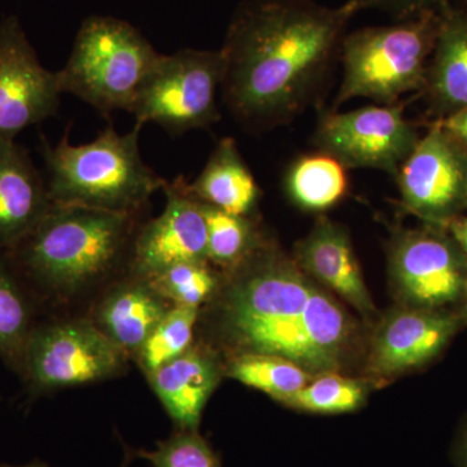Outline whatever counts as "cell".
I'll list each match as a JSON object with an SVG mask.
<instances>
[{"mask_svg":"<svg viewBox=\"0 0 467 467\" xmlns=\"http://www.w3.org/2000/svg\"><path fill=\"white\" fill-rule=\"evenodd\" d=\"M221 374L213 352L192 346L146 377L178 430H198L202 410L220 383Z\"/></svg>","mask_w":467,"mask_h":467,"instance_id":"cell-17","label":"cell"},{"mask_svg":"<svg viewBox=\"0 0 467 467\" xmlns=\"http://www.w3.org/2000/svg\"><path fill=\"white\" fill-rule=\"evenodd\" d=\"M173 306L201 308L217 290V276L209 261L177 264L147 279Z\"/></svg>","mask_w":467,"mask_h":467,"instance_id":"cell-27","label":"cell"},{"mask_svg":"<svg viewBox=\"0 0 467 467\" xmlns=\"http://www.w3.org/2000/svg\"><path fill=\"white\" fill-rule=\"evenodd\" d=\"M439 23L441 9L347 33L339 52L342 84L331 110L358 98L391 106L408 92L423 91Z\"/></svg>","mask_w":467,"mask_h":467,"instance_id":"cell-5","label":"cell"},{"mask_svg":"<svg viewBox=\"0 0 467 467\" xmlns=\"http://www.w3.org/2000/svg\"><path fill=\"white\" fill-rule=\"evenodd\" d=\"M438 124L451 137L467 146V107L451 115L442 117Z\"/></svg>","mask_w":467,"mask_h":467,"instance_id":"cell-30","label":"cell"},{"mask_svg":"<svg viewBox=\"0 0 467 467\" xmlns=\"http://www.w3.org/2000/svg\"><path fill=\"white\" fill-rule=\"evenodd\" d=\"M355 9L356 14L362 11H379L393 21L405 20L430 11H439L453 0H346Z\"/></svg>","mask_w":467,"mask_h":467,"instance_id":"cell-29","label":"cell"},{"mask_svg":"<svg viewBox=\"0 0 467 467\" xmlns=\"http://www.w3.org/2000/svg\"><path fill=\"white\" fill-rule=\"evenodd\" d=\"M465 287H466V290H467V282H466V284H465Z\"/></svg>","mask_w":467,"mask_h":467,"instance_id":"cell-35","label":"cell"},{"mask_svg":"<svg viewBox=\"0 0 467 467\" xmlns=\"http://www.w3.org/2000/svg\"><path fill=\"white\" fill-rule=\"evenodd\" d=\"M204 204V202H202ZM208 232V261L233 270L260 245L256 227L247 216H234L204 204Z\"/></svg>","mask_w":467,"mask_h":467,"instance_id":"cell-25","label":"cell"},{"mask_svg":"<svg viewBox=\"0 0 467 467\" xmlns=\"http://www.w3.org/2000/svg\"><path fill=\"white\" fill-rule=\"evenodd\" d=\"M128 356L92 319L36 325L21 376L36 393L100 382L121 373Z\"/></svg>","mask_w":467,"mask_h":467,"instance_id":"cell-8","label":"cell"},{"mask_svg":"<svg viewBox=\"0 0 467 467\" xmlns=\"http://www.w3.org/2000/svg\"><path fill=\"white\" fill-rule=\"evenodd\" d=\"M420 140L402 104H379L348 112H326L313 142L319 152L333 156L347 169H376L396 177Z\"/></svg>","mask_w":467,"mask_h":467,"instance_id":"cell-9","label":"cell"},{"mask_svg":"<svg viewBox=\"0 0 467 467\" xmlns=\"http://www.w3.org/2000/svg\"><path fill=\"white\" fill-rule=\"evenodd\" d=\"M355 9L315 0H243L227 26L223 103L251 131L290 124L315 101Z\"/></svg>","mask_w":467,"mask_h":467,"instance_id":"cell-1","label":"cell"},{"mask_svg":"<svg viewBox=\"0 0 467 467\" xmlns=\"http://www.w3.org/2000/svg\"><path fill=\"white\" fill-rule=\"evenodd\" d=\"M160 55L128 21L94 15L82 23L66 67L57 72L61 92L75 95L101 115L130 113Z\"/></svg>","mask_w":467,"mask_h":467,"instance_id":"cell-6","label":"cell"},{"mask_svg":"<svg viewBox=\"0 0 467 467\" xmlns=\"http://www.w3.org/2000/svg\"><path fill=\"white\" fill-rule=\"evenodd\" d=\"M0 467H47V466L41 465V463H32V465H24V466L5 465V463H0Z\"/></svg>","mask_w":467,"mask_h":467,"instance_id":"cell-33","label":"cell"},{"mask_svg":"<svg viewBox=\"0 0 467 467\" xmlns=\"http://www.w3.org/2000/svg\"><path fill=\"white\" fill-rule=\"evenodd\" d=\"M347 168L324 152L301 156L285 174L288 196L306 211H325L348 192Z\"/></svg>","mask_w":467,"mask_h":467,"instance_id":"cell-22","label":"cell"},{"mask_svg":"<svg viewBox=\"0 0 467 467\" xmlns=\"http://www.w3.org/2000/svg\"><path fill=\"white\" fill-rule=\"evenodd\" d=\"M57 72L46 69L16 16L0 21V142H16L29 126L57 115Z\"/></svg>","mask_w":467,"mask_h":467,"instance_id":"cell-10","label":"cell"},{"mask_svg":"<svg viewBox=\"0 0 467 467\" xmlns=\"http://www.w3.org/2000/svg\"><path fill=\"white\" fill-rule=\"evenodd\" d=\"M462 254L456 242L441 234L401 233L391 250L396 284L411 303L423 308L451 303L465 287Z\"/></svg>","mask_w":467,"mask_h":467,"instance_id":"cell-13","label":"cell"},{"mask_svg":"<svg viewBox=\"0 0 467 467\" xmlns=\"http://www.w3.org/2000/svg\"><path fill=\"white\" fill-rule=\"evenodd\" d=\"M135 124L121 134L109 125L90 143L73 146L66 133L57 146L42 138L52 204L77 205L140 216L167 181L143 161Z\"/></svg>","mask_w":467,"mask_h":467,"instance_id":"cell-4","label":"cell"},{"mask_svg":"<svg viewBox=\"0 0 467 467\" xmlns=\"http://www.w3.org/2000/svg\"><path fill=\"white\" fill-rule=\"evenodd\" d=\"M51 205L47 183L26 149L0 142V252L14 250Z\"/></svg>","mask_w":467,"mask_h":467,"instance_id":"cell-16","label":"cell"},{"mask_svg":"<svg viewBox=\"0 0 467 467\" xmlns=\"http://www.w3.org/2000/svg\"><path fill=\"white\" fill-rule=\"evenodd\" d=\"M454 5H462V7L467 8V0H453Z\"/></svg>","mask_w":467,"mask_h":467,"instance_id":"cell-34","label":"cell"},{"mask_svg":"<svg viewBox=\"0 0 467 467\" xmlns=\"http://www.w3.org/2000/svg\"><path fill=\"white\" fill-rule=\"evenodd\" d=\"M364 399L361 383L328 373L313 378L300 391L285 399L284 404L313 413L335 414L355 410Z\"/></svg>","mask_w":467,"mask_h":467,"instance_id":"cell-26","label":"cell"},{"mask_svg":"<svg viewBox=\"0 0 467 467\" xmlns=\"http://www.w3.org/2000/svg\"><path fill=\"white\" fill-rule=\"evenodd\" d=\"M295 252V261L306 275L339 295L361 315L373 313L358 257L342 226L328 218H319Z\"/></svg>","mask_w":467,"mask_h":467,"instance_id":"cell-15","label":"cell"},{"mask_svg":"<svg viewBox=\"0 0 467 467\" xmlns=\"http://www.w3.org/2000/svg\"><path fill=\"white\" fill-rule=\"evenodd\" d=\"M36 325L26 285L7 254L0 252V358L18 373Z\"/></svg>","mask_w":467,"mask_h":467,"instance_id":"cell-21","label":"cell"},{"mask_svg":"<svg viewBox=\"0 0 467 467\" xmlns=\"http://www.w3.org/2000/svg\"><path fill=\"white\" fill-rule=\"evenodd\" d=\"M187 189L198 201L234 216H247L260 199V189L233 138H223Z\"/></svg>","mask_w":467,"mask_h":467,"instance_id":"cell-20","label":"cell"},{"mask_svg":"<svg viewBox=\"0 0 467 467\" xmlns=\"http://www.w3.org/2000/svg\"><path fill=\"white\" fill-rule=\"evenodd\" d=\"M171 306L147 279L130 275L104 295L92 321L129 358L137 356Z\"/></svg>","mask_w":467,"mask_h":467,"instance_id":"cell-18","label":"cell"},{"mask_svg":"<svg viewBox=\"0 0 467 467\" xmlns=\"http://www.w3.org/2000/svg\"><path fill=\"white\" fill-rule=\"evenodd\" d=\"M152 467H223L198 430H178L150 451H142Z\"/></svg>","mask_w":467,"mask_h":467,"instance_id":"cell-28","label":"cell"},{"mask_svg":"<svg viewBox=\"0 0 467 467\" xmlns=\"http://www.w3.org/2000/svg\"><path fill=\"white\" fill-rule=\"evenodd\" d=\"M459 461L461 467H467V429L461 438L459 445Z\"/></svg>","mask_w":467,"mask_h":467,"instance_id":"cell-32","label":"cell"},{"mask_svg":"<svg viewBox=\"0 0 467 467\" xmlns=\"http://www.w3.org/2000/svg\"><path fill=\"white\" fill-rule=\"evenodd\" d=\"M198 319L199 308L195 306H173L165 313L135 356L146 376L192 346Z\"/></svg>","mask_w":467,"mask_h":467,"instance_id":"cell-24","label":"cell"},{"mask_svg":"<svg viewBox=\"0 0 467 467\" xmlns=\"http://www.w3.org/2000/svg\"><path fill=\"white\" fill-rule=\"evenodd\" d=\"M223 78L221 50L183 48L160 55L138 92L130 113L135 124H156L181 135L220 121L218 92Z\"/></svg>","mask_w":467,"mask_h":467,"instance_id":"cell-7","label":"cell"},{"mask_svg":"<svg viewBox=\"0 0 467 467\" xmlns=\"http://www.w3.org/2000/svg\"><path fill=\"white\" fill-rule=\"evenodd\" d=\"M450 229L451 238L459 245L460 250L467 257V217L466 218H453L450 223H445Z\"/></svg>","mask_w":467,"mask_h":467,"instance_id":"cell-31","label":"cell"},{"mask_svg":"<svg viewBox=\"0 0 467 467\" xmlns=\"http://www.w3.org/2000/svg\"><path fill=\"white\" fill-rule=\"evenodd\" d=\"M227 376L284 402L315 378L290 359L263 353H241L229 362Z\"/></svg>","mask_w":467,"mask_h":467,"instance_id":"cell-23","label":"cell"},{"mask_svg":"<svg viewBox=\"0 0 467 467\" xmlns=\"http://www.w3.org/2000/svg\"><path fill=\"white\" fill-rule=\"evenodd\" d=\"M226 343L241 353L290 359L312 376L342 368L350 322L296 261L261 242L230 270L218 306Z\"/></svg>","mask_w":467,"mask_h":467,"instance_id":"cell-2","label":"cell"},{"mask_svg":"<svg viewBox=\"0 0 467 467\" xmlns=\"http://www.w3.org/2000/svg\"><path fill=\"white\" fill-rule=\"evenodd\" d=\"M423 91L442 116L467 107V8L444 5Z\"/></svg>","mask_w":467,"mask_h":467,"instance_id":"cell-19","label":"cell"},{"mask_svg":"<svg viewBox=\"0 0 467 467\" xmlns=\"http://www.w3.org/2000/svg\"><path fill=\"white\" fill-rule=\"evenodd\" d=\"M456 326V318L426 310L389 316L374 337L371 371L389 377L425 364L447 346Z\"/></svg>","mask_w":467,"mask_h":467,"instance_id":"cell-14","label":"cell"},{"mask_svg":"<svg viewBox=\"0 0 467 467\" xmlns=\"http://www.w3.org/2000/svg\"><path fill=\"white\" fill-rule=\"evenodd\" d=\"M140 217L52 204L7 256L24 284L51 299H69L129 266Z\"/></svg>","mask_w":467,"mask_h":467,"instance_id":"cell-3","label":"cell"},{"mask_svg":"<svg viewBox=\"0 0 467 467\" xmlns=\"http://www.w3.org/2000/svg\"><path fill=\"white\" fill-rule=\"evenodd\" d=\"M396 180L405 207L445 225L467 204V146L435 124L402 162Z\"/></svg>","mask_w":467,"mask_h":467,"instance_id":"cell-11","label":"cell"},{"mask_svg":"<svg viewBox=\"0 0 467 467\" xmlns=\"http://www.w3.org/2000/svg\"><path fill=\"white\" fill-rule=\"evenodd\" d=\"M167 204L160 216L138 229L129 273L150 279L182 263L208 261L204 204L187 189L182 177L165 182Z\"/></svg>","mask_w":467,"mask_h":467,"instance_id":"cell-12","label":"cell"}]
</instances>
